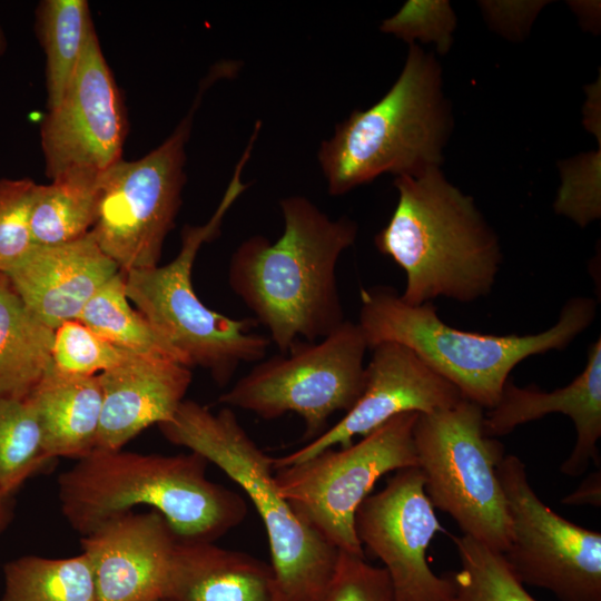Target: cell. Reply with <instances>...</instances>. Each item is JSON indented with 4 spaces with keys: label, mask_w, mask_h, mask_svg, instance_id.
<instances>
[{
    "label": "cell",
    "mask_w": 601,
    "mask_h": 601,
    "mask_svg": "<svg viewBox=\"0 0 601 601\" xmlns=\"http://www.w3.org/2000/svg\"><path fill=\"white\" fill-rule=\"evenodd\" d=\"M13 518L12 496L4 494L0 490V533L10 524Z\"/></svg>",
    "instance_id": "cell-34"
},
{
    "label": "cell",
    "mask_w": 601,
    "mask_h": 601,
    "mask_svg": "<svg viewBox=\"0 0 601 601\" xmlns=\"http://www.w3.org/2000/svg\"><path fill=\"white\" fill-rule=\"evenodd\" d=\"M173 444L218 466L247 494L266 529L278 601H318L338 551L303 523L274 481L273 457L244 430L234 411L213 413L185 400L174 417L158 425Z\"/></svg>",
    "instance_id": "cell-6"
},
{
    "label": "cell",
    "mask_w": 601,
    "mask_h": 601,
    "mask_svg": "<svg viewBox=\"0 0 601 601\" xmlns=\"http://www.w3.org/2000/svg\"><path fill=\"white\" fill-rule=\"evenodd\" d=\"M128 300L126 273L119 270L89 299L78 321L128 352L170 359L189 367L186 358Z\"/></svg>",
    "instance_id": "cell-25"
},
{
    "label": "cell",
    "mask_w": 601,
    "mask_h": 601,
    "mask_svg": "<svg viewBox=\"0 0 601 601\" xmlns=\"http://www.w3.org/2000/svg\"><path fill=\"white\" fill-rule=\"evenodd\" d=\"M441 87L436 59L410 45L404 68L385 96L366 110H354L322 141L317 159L328 194H346L385 173L418 176L440 167L452 127Z\"/></svg>",
    "instance_id": "cell-5"
},
{
    "label": "cell",
    "mask_w": 601,
    "mask_h": 601,
    "mask_svg": "<svg viewBox=\"0 0 601 601\" xmlns=\"http://www.w3.org/2000/svg\"><path fill=\"white\" fill-rule=\"evenodd\" d=\"M568 505H601V472L591 473L582 481L579 487L562 500Z\"/></svg>",
    "instance_id": "cell-33"
},
{
    "label": "cell",
    "mask_w": 601,
    "mask_h": 601,
    "mask_svg": "<svg viewBox=\"0 0 601 601\" xmlns=\"http://www.w3.org/2000/svg\"><path fill=\"white\" fill-rule=\"evenodd\" d=\"M456 18L449 1L410 0L398 12L384 20L381 31L414 43L433 42L440 53L449 51Z\"/></svg>",
    "instance_id": "cell-31"
},
{
    "label": "cell",
    "mask_w": 601,
    "mask_h": 601,
    "mask_svg": "<svg viewBox=\"0 0 601 601\" xmlns=\"http://www.w3.org/2000/svg\"><path fill=\"white\" fill-rule=\"evenodd\" d=\"M51 355V366L62 374L95 376L139 354L111 344L79 321H69L55 329Z\"/></svg>",
    "instance_id": "cell-29"
},
{
    "label": "cell",
    "mask_w": 601,
    "mask_h": 601,
    "mask_svg": "<svg viewBox=\"0 0 601 601\" xmlns=\"http://www.w3.org/2000/svg\"><path fill=\"white\" fill-rule=\"evenodd\" d=\"M6 49H7V39H6L3 30L0 27V56L4 53Z\"/></svg>",
    "instance_id": "cell-35"
},
{
    "label": "cell",
    "mask_w": 601,
    "mask_h": 601,
    "mask_svg": "<svg viewBox=\"0 0 601 601\" xmlns=\"http://www.w3.org/2000/svg\"><path fill=\"white\" fill-rule=\"evenodd\" d=\"M28 398L51 460H80L96 450L102 408L98 375H66L51 366Z\"/></svg>",
    "instance_id": "cell-21"
},
{
    "label": "cell",
    "mask_w": 601,
    "mask_h": 601,
    "mask_svg": "<svg viewBox=\"0 0 601 601\" xmlns=\"http://www.w3.org/2000/svg\"><path fill=\"white\" fill-rule=\"evenodd\" d=\"M51 461L29 398H0V490L12 496Z\"/></svg>",
    "instance_id": "cell-28"
},
{
    "label": "cell",
    "mask_w": 601,
    "mask_h": 601,
    "mask_svg": "<svg viewBox=\"0 0 601 601\" xmlns=\"http://www.w3.org/2000/svg\"><path fill=\"white\" fill-rule=\"evenodd\" d=\"M119 270L89 231L68 243L36 244L4 274L31 313L56 329L78 321L89 299Z\"/></svg>",
    "instance_id": "cell-17"
},
{
    "label": "cell",
    "mask_w": 601,
    "mask_h": 601,
    "mask_svg": "<svg viewBox=\"0 0 601 601\" xmlns=\"http://www.w3.org/2000/svg\"><path fill=\"white\" fill-rule=\"evenodd\" d=\"M58 479L63 516L81 535L146 505L161 514L178 542H215L247 515L245 500L211 482L201 455L96 450Z\"/></svg>",
    "instance_id": "cell-2"
},
{
    "label": "cell",
    "mask_w": 601,
    "mask_h": 601,
    "mask_svg": "<svg viewBox=\"0 0 601 601\" xmlns=\"http://www.w3.org/2000/svg\"><path fill=\"white\" fill-rule=\"evenodd\" d=\"M417 416L398 414L356 443L275 470L278 493L337 551L365 556L355 532L356 511L384 474L418 467L413 441Z\"/></svg>",
    "instance_id": "cell-10"
},
{
    "label": "cell",
    "mask_w": 601,
    "mask_h": 601,
    "mask_svg": "<svg viewBox=\"0 0 601 601\" xmlns=\"http://www.w3.org/2000/svg\"><path fill=\"white\" fill-rule=\"evenodd\" d=\"M460 570L446 573L445 601H536L514 574L503 553L467 535L452 536Z\"/></svg>",
    "instance_id": "cell-27"
},
{
    "label": "cell",
    "mask_w": 601,
    "mask_h": 601,
    "mask_svg": "<svg viewBox=\"0 0 601 601\" xmlns=\"http://www.w3.org/2000/svg\"><path fill=\"white\" fill-rule=\"evenodd\" d=\"M484 408L462 398L418 414L413 428L417 464L433 508L446 512L462 533L503 553L511 523L496 466L503 445L485 434Z\"/></svg>",
    "instance_id": "cell-8"
},
{
    "label": "cell",
    "mask_w": 601,
    "mask_h": 601,
    "mask_svg": "<svg viewBox=\"0 0 601 601\" xmlns=\"http://www.w3.org/2000/svg\"><path fill=\"white\" fill-rule=\"evenodd\" d=\"M53 336L0 273V398L30 396L52 365Z\"/></svg>",
    "instance_id": "cell-22"
},
{
    "label": "cell",
    "mask_w": 601,
    "mask_h": 601,
    "mask_svg": "<svg viewBox=\"0 0 601 601\" xmlns=\"http://www.w3.org/2000/svg\"><path fill=\"white\" fill-rule=\"evenodd\" d=\"M177 539L157 511L115 515L81 538L99 601L162 599Z\"/></svg>",
    "instance_id": "cell-16"
},
{
    "label": "cell",
    "mask_w": 601,
    "mask_h": 601,
    "mask_svg": "<svg viewBox=\"0 0 601 601\" xmlns=\"http://www.w3.org/2000/svg\"><path fill=\"white\" fill-rule=\"evenodd\" d=\"M98 376L102 408L96 450L100 451L121 450L145 428L169 422L193 378L190 367L146 355H135Z\"/></svg>",
    "instance_id": "cell-19"
},
{
    "label": "cell",
    "mask_w": 601,
    "mask_h": 601,
    "mask_svg": "<svg viewBox=\"0 0 601 601\" xmlns=\"http://www.w3.org/2000/svg\"><path fill=\"white\" fill-rule=\"evenodd\" d=\"M551 413L569 416L575 427L577 441L560 471L566 475L582 474L591 462L600 469L598 441L601 437V338L587 352L583 371L566 386L552 392L531 385L516 386L508 381L499 402L484 413L483 427L490 437L511 433L521 424Z\"/></svg>",
    "instance_id": "cell-18"
},
{
    "label": "cell",
    "mask_w": 601,
    "mask_h": 601,
    "mask_svg": "<svg viewBox=\"0 0 601 601\" xmlns=\"http://www.w3.org/2000/svg\"><path fill=\"white\" fill-rule=\"evenodd\" d=\"M0 601H99L85 553L70 558L23 555L3 566Z\"/></svg>",
    "instance_id": "cell-26"
},
{
    "label": "cell",
    "mask_w": 601,
    "mask_h": 601,
    "mask_svg": "<svg viewBox=\"0 0 601 601\" xmlns=\"http://www.w3.org/2000/svg\"><path fill=\"white\" fill-rule=\"evenodd\" d=\"M496 473L511 523L503 555L519 580L552 592L559 601H601V533L546 506L516 455H503Z\"/></svg>",
    "instance_id": "cell-12"
},
{
    "label": "cell",
    "mask_w": 601,
    "mask_h": 601,
    "mask_svg": "<svg viewBox=\"0 0 601 601\" xmlns=\"http://www.w3.org/2000/svg\"><path fill=\"white\" fill-rule=\"evenodd\" d=\"M102 175L77 169L52 179L49 185L38 186L30 218L35 244L68 243L92 229L98 215Z\"/></svg>",
    "instance_id": "cell-23"
},
{
    "label": "cell",
    "mask_w": 601,
    "mask_h": 601,
    "mask_svg": "<svg viewBox=\"0 0 601 601\" xmlns=\"http://www.w3.org/2000/svg\"><path fill=\"white\" fill-rule=\"evenodd\" d=\"M249 157L243 152L210 219L201 226L184 227L180 250L170 263L125 272L128 299L189 367H204L219 386H225L242 364L264 359L270 344L269 337L253 332L258 325L255 318H230L204 305L191 280L199 248L219 235L224 216L248 188L242 171Z\"/></svg>",
    "instance_id": "cell-7"
},
{
    "label": "cell",
    "mask_w": 601,
    "mask_h": 601,
    "mask_svg": "<svg viewBox=\"0 0 601 601\" xmlns=\"http://www.w3.org/2000/svg\"><path fill=\"white\" fill-rule=\"evenodd\" d=\"M441 531L417 466L393 472L384 489L370 494L355 514L357 539L364 552L383 563L395 601H445L449 578L436 575L426 559Z\"/></svg>",
    "instance_id": "cell-13"
},
{
    "label": "cell",
    "mask_w": 601,
    "mask_h": 601,
    "mask_svg": "<svg viewBox=\"0 0 601 601\" xmlns=\"http://www.w3.org/2000/svg\"><path fill=\"white\" fill-rule=\"evenodd\" d=\"M95 26L85 0H45L36 11V32L46 55L48 110L62 99Z\"/></svg>",
    "instance_id": "cell-24"
},
{
    "label": "cell",
    "mask_w": 601,
    "mask_h": 601,
    "mask_svg": "<svg viewBox=\"0 0 601 601\" xmlns=\"http://www.w3.org/2000/svg\"><path fill=\"white\" fill-rule=\"evenodd\" d=\"M159 601H161V600H159Z\"/></svg>",
    "instance_id": "cell-36"
},
{
    "label": "cell",
    "mask_w": 601,
    "mask_h": 601,
    "mask_svg": "<svg viewBox=\"0 0 601 601\" xmlns=\"http://www.w3.org/2000/svg\"><path fill=\"white\" fill-rule=\"evenodd\" d=\"M371 351L365 386L354 406L316 439L292 453L274 457V470L300 463L336 445L348 446L355 436L370 434L398 414H430L450 408L463 398L453 384L408 347L383 342Z\"/></svg>",
    "instance_id": "cell-15"
},
{
    "label": "cell",
    "mask_w": 601,
    "mask_h": 601,
    "mask_svg": "<svg viewBox=\"0 0 601 601\" xmlns=\"http://www.w3.org/2000/svg\"><path fill=\"white\" fill-rule=\"evenodd\" d=\"M367 349L358 324L344 321L319 342L298 341L287 353L257 362L218 402L264 420L296 413L309 442L326 431L334 413L349 411L362 395Z\"/></svg>",
    "instance_id": "cell-9"
},
{
    "label": "cell",
    "mask_w": 601,
    "mask_h": 601,
    "mask_svg": "<svg viewBox=\"0 0 601 601\" xmlns=\"http://www.w3.org/2000/svg\"><path fill=\"white\" fill-rule=\"evenodd\" d=\"M161 601H278L270 564L214 542H178Z\"/></svg>",
    "instance_id": "cell-20"
},
{
    "label": "cell",
    "mask_w": 601,
    "mask_h": 601,
    "mask_svg": "<svg viewBox=\"0 0 601 601\" xmlns=\"http://www.w3.org/2000/svg\"><path fill=\"white\" fill-rule=\"evenodd\" d=\"M203 91L161 145L138 160H119L102 175L98 215L90 233L120 270L159 263L181 204L186 144Z\"/></svg>",
    "instance_id": "cell-11"
},
{
    "label": "cell",
    "mask_w": 601,
    "mask_h": 601,
    "mask_svg": "<svg viewBox=\"0 0 601 601\" xmlns=\"http://www.w3.org/2000/svg\"><path fill=\"white\" fill-rule=\"evenodd\" d=\"M394 186L396 207L374 243L405 273L401 298L421 305L437 297L471 303L489 295L502 253L473 198L449 183L440 167L396 176Z\"/></svg>",
    "instance_id": "cell-3"
},
{
    "label": "cell",
    "mask_w": 601,
    "mask_h": 601,
    "mask_svg": "<svg viewBox=\"0 0 601 601\" xmlns=\"http://www.w3.org/2000/svg\"><path fill=\"white\" fill-rule=\"evenodd\" d=\"M127 132L124 99L93 30L61 101L40 126L47 177L107 171L122 159Z\"/></svg>",
    "instance_id": "cell-14"
},
{
    "label": "cell",
    "mask_w": 601,
    "mask_h": 601,
    "mask_svg": "<svg viewBox=\"0 0 601 601\" xmlns=\"http://www.w3.org/2000/svg\"><path fill=\"white\" fill-rule=\"evenodd\" d=\"M39 184L31 179H0V273L23 259L36 245L31 210Z\"/></svg>",
    "instance_id": "cell-30"
},
{
    "label": "cell",
    "mask_w": 601,
    "mask_h": 601,
    "mask_svg": "<svg viewBox=\"0 0 601 601\" xmlns=\"http://www.w3.org/2000/svg\"><path fill=\"white\" fill-rule=\"evenodd\" d=\"M595 316L593 298L573 297L562 306L556 323L543 332L481 334L444 323L431 302L410 305L394 288L375 286L361 290L357 324L368 349L383 342L402 344L453 384L463 398L490 410L519 363L566 348Z\"/></svg>",
    "instance_id": "cell-4"
},
{
    "label": "cell",
    "mask_w": 601,
    "mask_h": 601,
    "mask_svg": "<svg viewBox=\"0 0 601 601\" xmlns=\"http://www.w3.org/2000/svg\"><path fill=\"white\" fill-rule=\"evenodd\" d=\"M318 601H395L383 566L365 556L338 551L332 578Z\"/></svg>",
    "instance_id": "cell-32"
},
{
    "label": "cell",
    "mask_w": 601,
    "mask_h": 601,
    "mask_svg": "<svg viewBox=\"0 0 601 601\" xmlns=\"http://www.w3.org/2000/svg\"><path fill=\"white\" fill-rule=\"evenodd\" d=\"M279 207V238L254 235L240 243L229 260L228 283L285 354L298 337L315 342L345 321L336 265L354 244L357 225L329 218L303 196L286 197Z\"/></svg>",
    "instance_id": "cell-1"
}]
</instances>
